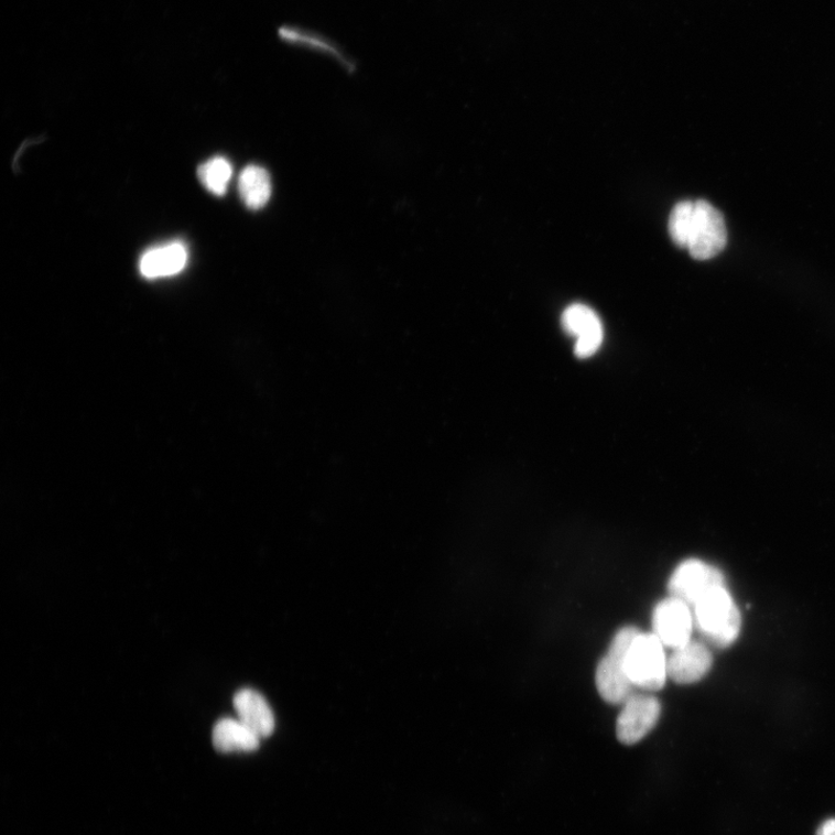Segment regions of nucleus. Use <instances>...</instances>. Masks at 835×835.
<instances>
[{"mask_svg": "<svg viewBox=\"0 0 835 835\" xmlns=\"http://www.w3.org/2000/svg\"><path fill=\"white\" fill-rule=\"evenodd\" d=\"M713 666L711 650L698 641H690L668 658V676L680 685L697 683Z\"/></svg>", "mask_w": 835, "mask_h": 835, "instance_id": "9", "label": "nucleus"}, {"mask_svg": "<svg viewBox=\"0 0 835 835\" xmlns=\"http://www.w3.org/2000/svg\"><path fill=\"white\" fill-rule=\"evenodd\" d=\"M692 609L695 627L712 646L728 648L738 639L741 617L727 587L712 589Z\"/></svg>", "mask_w": 835, "mask_h": 835, "instance_id": "1", "label": "nucleus"}, {"mask_svg": "<svg viewBox=\"0 0 835 835\" xmlns=\"http://www.w3.org/2000/svg\"><path fill=\"white\" fill-rule=\"evenodd\" d=\"M817 835H835V820L825 822L821 826Z\"/></svg>", "mask_w": 835, "mask_h": 835, "instance_id": "17", "label": "nucleus"}, {"mask_svg": "<svg viewBox=\"0 0 835 835\" xmlns=\"http://www.w3.org/2000/svg\"><path fill=\"white\" fill-rule=\"evenodd\" d=\"M662 714L661 702L652 695L632 694L617 722L618 739L625 745L640 742L655 727Z\"/></svg>", "mask_w": 835, "mask_h": 835, "instance_id": "7", "label": "nucleus"}, {"mask_svg": "<svg viewBox=\"0 0 835 835\" xmlns=\"http://www.w3.org/2000/svg\"><path fill=\"white\" fill-rule=\"evenodd\" d=\"M260 738L239 719L218 720L213 730V745L223 753L252 752L259 747Z\"/></svg>", "mask_w": 835, "mask_h": 835, "instance_id": "13", "label": "nucleus"}, {"mask_svg": "<svg viewBox=\"0 0 835 835\" xmlns=\"http://www.w3.org/2000/svg\"><path fill=\"white\" fill-rule=\"evenodd\" d=\"M728 230L722 213L705 200L694 202L687 250L696 260H709L727 247Z\"/></svg>", "mask_w": 835, "mask_h": 835, "instance_id": "4", "label": "nucleus"}, {"mask_svg": "<svg viewBox=\"0 0 835 835\" xmlns=\"http://www.w3.org/2000/svg\"><path fill=\"white\" fill-rule=\"evenodd\" d=\"M692 608L674 597L658 603L652 614L653 633L664 647L677 649L692 641Z\"/></svg>", "mask_w": 835, "mask_h": 835, "instance_id": "6", "label": "nucleus"}, {"mask_svg": "<svg viewBox=\"0 0 835 835\" xmlns=\"http://www.w3.org/2000/svg\"><path fill=\"white\" fill-rule=\"evenodd\" d=\"M640 632L635 627H625L618 631L597 668L598 692L610 705H623L633 694L635 686L626 671V657L635 637Z\"/></svg>", "mask_w": 835, "mask_h": 835, "instance_id": "2", "label": "nucleus"}, {"mask_svg": "<svg viewBox=\"0 0 835 835\" xmlns=\"http://www.w3.org/2000/svg\"><path fill=\"white\" fill-rule=\"evenodd\" d=\"M664 644L652 633L637 635L626 657V671L635 686L644 691H661L668 676Z\"/></svg>", "mask_w": 835, "mask_h": 835, "instance_id": "3", "label": "nucleus"}, {"mask_svg": "<svg viewBox=\"0 0 835 835\" xmlns=\"http://www.w3.org/2000/svg\"><path fill=\"white\" fill-rule=\"evenodd\" d=\"M238 189L245 205L251 210H259L271 199V175L267 169L249 165L239 175Z\"/></svg>", "mask_w": 835, "mask_h": 835, "instance_id": "14", "label": "nucleus"}, {"mask_svg": "<svg viewBox=\"0 0 835 835\" xmlns=\"http://www.w3.org/2000/svg\"><path fill=\"white\" fill-rule=\"evenodd\" d=\"M565 332L577 338L576 356L586 359L596 355L604 341V327L599 316L584 304L570 305L562 316Z\"/></svg>", "mask_w": 835, "mask_h": 835, "instance_id": "8", "label": "nucleus"}, {"mask_svg": "<svg viewBox=\"0 0 835 835\" xmlns=\"http://www.w3.org/2000/svg\"><path fill=\"white\" fill-rule=\"evenodd\" d=\"M238 718L260 739L270 737L275 728L274 714L268 701L253 690H241L234 698Z\"/></svg>", "mask_w": 835, "mask_h": 835, "instance_id": "10", "label": "nucleus"}, {"mask_svg": "<svg viewBox=\"0 0 835 835\" xmlns=\"http://www.w3.org/2000/svg\"><path fill=\"white\" fill-rule=\"evenodd\" d=\"M197 175L207 191L224 196L232 177V166L225 158H214L197 170Z\"/></svg>", "mask_w": 835, "mask_h": 835, "instance_id": "15", "label": "nucleus"}, {"mask_svg": "<svg viewBox=\"0 0 835 835\" xmlns=\"http://www.w3.org/2000/svg\"><path fill=\"white\" fill-rule=\"evenodd\" d=\"M693 213L694 202H683L675 205L670 215V236L680 248H687Z\"/></svg>", "mask_w": 835, "mask_h": 835, "instance_id": "16", "label": "nucleus"}, {"mask_svg": "<svg viewBox=\"0 0 835 835\" xmlns=\"http://www.w3.org/2000/svg\"><path fill=\"white\" fill-rule=\"evenodd\" d=\"M725 586L720 571L700 560L681 563L669 582L671 597L693 608L712 589Z\"/></svg>", "mask_w": 835, "mask_h": 835, "instance_id": "5", "label": "nucleus"}, {"mask_svg": "<svg viewBox=\"0 0 835 835\" xmlns=\"http://www.w3.org/2000/svg\"><path fill=\"white\" fill-rule=\"evenodd\" d=\"M188 251L181 241L148 250L140 260V272L145 279H161L180 274L185 270Z\"/></svg>", "mask_w": 835, "mask_h": 835, "instance_id": "11", "label": "nucleus"}, {"mask_svg": "<svg viewBox=\"0 0 835 835\" xmlns=\"http://www.w3.org/2000/svg\"><path fill=\"white\" fill-rule=\"evenodd\" d=\"M279 36L291 47L323 54L339 64H344L345 68L351 69L355 67V65H351L348 55L335 40L317 31L299 25H288L280 29Z\"/></svg>", "mask_w": 835, "mask_h": 835, "instance_id": "12", "label": "nucleus"}]
</instances>
